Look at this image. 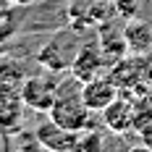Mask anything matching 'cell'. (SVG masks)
Masks as SVG:
<instances>
[{
	"label": "cell",
	"mask_w": 152,
	"mask_h": 152,
	"mask_svg": "<svg viewBox=\"0 0 152 152\" xmlns=\"http://www.w3.org/2000/svg\"><path fill=\"white\" fill-rule=\"evenodd\" d=\"M47 115L55 123H61L63 129H71V131H84L92 129V110L87 107L84 97H81V81L79 79H68L58 87V97L53 107L47 110Z\"/></svg>",
	"instance_id": "6da1fadb"
},
{
	"label": "cell",
	"mask_w": 152,
	"mask_h": 152,
	"mask_svg": "<svg viewBox=\"0 0 152 152\" xmlns=\"http://www.w3.org/2000/svg\"><path fill=\"white\" fill-rule=\"evenodd\" d=\"M79 31L76 29H66V31H58L50 42H47L39 53H37V61L42 68L53 71V74H61V71H71V63H74L76 53H79Z\"/></svg>",
	"instance_id": "7a4b0ae2"
},
{
	"label": "cell",
	"mask_w": 152,
	"mask_h": 152,
	"mask_svg": "<svg viewBox=\"0 0 152 152\" xmlns=\"http://www.w3.org/2000/svg\"><path fill=\"white\" fill-rule=\"evenodd\" d=\"M58 87H61V81L53 74H34V76H26L18 89H21V97H24V105L29 110L47 115V110L53 107L55 97H58Z\"/></svg>",
	"instance_id": "3957f363"
},
{
	"label": "cell",
	"mask_w": 152,
	"mask_h": 152,
	"mask_svg": "<svg viewBox=\"0 0 152 152\" xmlns=\"http://www.w3.org/2000/svg\"><path fill=\"white\" fill-rule=\"evenodd\" d=\"M152 55H137V53H129L118 58L115 63H110V79L113 84L121 92H137L142 87V79H144V71H147V63H150Z\"/></svg>",
	"instance_id": "277c9868"
},
{
	"label": "cell",
	"mask_w": 152,
	"mask_h": 152,
	"mask_svg": "<svg viewBox=\"0 0 152 152\" xmlns=\"http://www.w3.org/2000/svg\"><path fill=\"white\" fill-rule=\"evenodd\" d=\"M79 134H81V131L63 129L61 123H55L50 115L34 126V139L42 142L50 152H74L76 142H79Z\"/></svg>",
	"instance_id": "5b68a950"
},
{
	"label": "cell",
	"mask_w": 152,
	"mask_h": 152,
	"mask_svg": "<svg viewBox=\"0 0 152 152\" xmlns=\"http://www.w3.org/2000/svg\"><path fill=\"white\" fill-rule=\"evenodd\" d=\"M24 97L21 89L13 84H0V129L16 134L24 121Z\"/></svg>",
	"instance_id": "8992f818"
},
{
	"label": "cell",
	"mask_w": 152,
	"mask_h": 152,
	"mask_svg": "<svg viewBox=\"0 0 152 152\" xmlns=\"http://www.w3.org/2000/svg\"><path fill=\"white\" fill-rule=\"evenodd\" d=\"M102 123L110 134H129L134 131V97L121 92L110 105L102 110Z\"/></svg>",
	"instance_id": "52a82bcc"
},
{
	"label": "cell",
	"mask_w": 152,
	"mask_h": 152,
	"mask_svg": "<svg viewBox=\"0 0 152 152\" xmlns=\"http://www.w3.org/2000/svg\"><path fill=\"white\" fill-rule=\"evenodd\" d=\"M107 66L105 53L94 42H81L79 53H76L74 63H71V76L79 81H89L94 76H102V68Z\"/></svg>",
	"instance_id": "ba28073f"
},
{
	"label": "cell",
	"mask_w": 152,
	"mask_h": 152,
	"mask_svg": "<svg viewBox=\"0 0 152 152\" xmlns=\"http://www.w3.org/2000/svg\"><path fill=\"white\" fill-rule=\"evenodd\" d=\"M118 94H121V89L113 84L110 76H94L89 81H81V97L92 113H102Z\"/></svg>",
	"instance_id": "9c48e42d"
},
{
	"label": "cell",
	"mask_w": 152,
	"mask_h": 152,
	"mask_svg": "<svg viewBox=\"0 0 152 152\" xmlns=\"http://www.w3.org/2000/svg\"><path fill=\"white\" fill-rule=\"evenodd\" d=\"M97 45H100V50L105 53L107 63H115L118 58L129 55V45H126L123 29H115L110 21H105V24L97 26Z\"/></svg>",
	"instance_id": "30bf717a"
},
{
	"label": "cell",
	"mask_w": 152,
	"mask_h": 152,
	"mask_svg": "<svg viewBox=\"0 0 152 152\" xmlns=\"http://www.w3.org/2000/svg\"><path fill=\"white\" fill-rule=\"evenodd\" d=\"M123 34H126L129 53H137V55H152V26H150V24L137 21V18H129L126 26H123Z\"/></svg>",
	"instance_id": "8fae6325"
},
{
	"label": "cell",
	"mask_w": 152,
	"mask_h": 152,
	"mask_svg": "<svg viewBox=\"0 0 152 152\" xmlns=\"http://www.w3.org/2000/svg\"><path fill=\"white\" fill-rule=\"evenodd\" d=\"M134 131L139 137L152 134V97H134Z\"/></svg>",
	"instance_id": "7c38bea8"
},
{
	"label": "cell",
	"mask_w": 152,
	"mask_h": 152,
	"mask_svg": "<svg viewBox=\"0 0 152 152\" xmlns=\"http://www.w3.org/2000/svg\"><path fill=\"white\" fill-rule=\"evenodd\" d=\"M74 152H105V142H102V134L94 131V129H84L79 134V142H76Z\"/></svg>",
	"instance_id": "4fadbf2b"
},
{
	"label": "cell",
	"mask_w": 152,
	"mask_h": 152,
	"mask_svg": "<svg viewBox=\"0 0 152 152\" xmlns=\"http://www.w3.org/2000/svg\"><path fill=\"white\" fill-rule=\"evenodd\" d=\"M115 11L123 16V18H134L137 16V8H139V0H113Z\"/></svg>",
	"instance_id": "5bb4252c"
},
{
	"label": "cell",
	"mask_w": 152,
	"mask_h": 152,
	"mask_svg": "<svg viewBox=\"0 0 152 152\" xmlns=\"http://www.w3.org/2000/svg\"><path fill=\"white\" fill-rule=\"evenodd\" d=\"M13 152H50V150H47L42 142H37V139H29V142H24L21 147H16Z\"/></svg>",
	"instance_id": "9a60e30c"
},
{
	"label": "cell",
	"mask_w": 152,
	"mask_h": 152,
	"mask_svg": "<svg viewBox=\"0 0 152 152\" xmlns=\"http://www.w3.org/2000/svg\"><path fill=\"white\" fill-rule=\"evenodd\" d=\"M137 92H144L147 97H152V58H150V63H147V71H144V79H142V87H139Z\"/></svg>",
	"instance_id": "2e32d148"
},
{
	"label": "cell",
	"mask_w": 152,
	"mask_h": 152,
	"mask_svg": "<svg viewBox=\"0 0 152 152\" xmlns=\"http://www.w3.org/2000/svg\"><path fill=\"white\" fill-rule=\"evenodd\" d=\"M11 137H13V134H8V131H3V129H0V152H13Z\"/></svg>",
	"instance_id": "e0dca14e"
},
{
	"label": "cell",
	"mask_w": 152,
	"mask_h": 152,
	"mask_svg": "<svg viewBox=\"0 0 152 152\" xmlns=\"http://www.w3.org/2000/svg\"><path fill=\"white\" fill-rule=\"evenodd\" d=\"M126 152H152V147H147V144L142 142V144H134V147H129Z\"/></svg>",
	"instance_id": "ac0fdd59"
},
{
	"label": "cell",
	"mask_w": 152,
	"mask_h": 152,
	"mask_svg": "<svg viewBox=\"0 0 152 152\" xmlns=\"http://www.w3.org/2000/svg\"><path fill=\"white\" fill-rule=\"evenodd\" d=\"M144 139V144H147V147H152V134H147V137H142Z\"/></svg>",
	"instance_id": "d6986e66"
},
{
	"label": "cell",
	"mask_w": 152,
	"mask_h": 152,
	"mask_svg": "<svg viewBox=\"0 0 152 152\" xmlns=\"http://www.w3.org/2000/svg\"><path fill=\"white\" fill-rule=\"evenodd\" d=\"M68 3H71V0H68Z\"/></svg>",
	"instance_id": "ffe728a7"
}]
</instances>
